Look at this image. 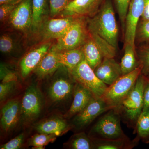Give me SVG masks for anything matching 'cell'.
<instances>
[{"label": "cell", "instance_id": "13", "mask_svg": "<svg viewBox=\"0 0 149 149\" xmlns=\"http://www.w3.org/2000/svg\"><path fill=\"white\" fill-rule=\"evenodd\" d=\"M105 0H73L63 12L67 16L93 17Z\"/></svg>", "mask_w": 149, "mask_h": 149}, {"label": "cell", "instance_id": "27", "mask_svg": "<svg viewBox=\"0 0 149 149\" xmlns=\"http://www.w3.org/2000/svg\"><path fill=\"white\" fill-rule=\"evenodd\" d=\"M65 145L70 149H94V144L92 138L84 132L74 134L71 136Z\"/></svg>", "mask_w": 149, "mask_h": 149}, {"label": "cell", "instance_id": "29", "mask_svg": "<svg viewBox=\"0 0 149 149\" xmlns=\"http://www.w3.org/2000/svg\"><path fill=\"white\" fill-rule=\"evenodd\" d=\"M137 57L142 66L141 74L149 75V44L140 45L136 49Z\"/></svg>", "mask_w": 149, "mask_h": 149}, {"label": "cell", "instance_id": "32", "mask_svg": "<svg viewBox=\"0 0 149 149\" xmlns=\"http://www.w3.org/2000/svg\"><path fill=\"white\" fill-rule=\"evenodd\" d=\"M130 0H114L123 30H125V19Z\"/></svg>", "mask_w": 149, "mask_h": 149}, {"label": "cell", "instance_id": "18", "mask_svg": "<svg viewBox=\"0 0 149 149\" xmlns=\"http://www.w3.org/2000/svg\"><path fill=\"white\" fill-rule=\"evenodd\" d=\"M94 95L91 91L79 83H76L74 89L73 101L65 117L70 118L73 117L85 107Z\"/></svg>", "mask_w": 149, "mask_h": 149}, {"label": "cell", "instance_id": "2", "mask_svg": "<svg viewBox=\"0 0 149 149\" xmlns=\"http://www.w3.org/2000/svg\"><path fill=\"white\" fill-rule=\"evenodd\" d=\"M146 76L139 75L132 91L119 106L114 109L129 127L135 128L143 109V91Z\"/></svg>", "mask_w": 149, "mask_h": 149}, {"label": "cell", "instance_id": "36", "mask_svg": "<svg viewBox=\"0 0 149 149\" xmlns=\"http://www.w3.org/2000/svg\"><path fill=\"white\" fill-rule=\"evenodd\" d=\"M17 77L15 72L1 65V83L17 81Z\"/></svg>", "mask_w": 149, "mask_h": 149}, {"label": "cell", "instance_id": "3", "mask_svg": "<svg viewBox=\"0 0 149 149\" xmlns=\"http://www.w3.org/2000/svg\"><path fill=\"white\" fill-rule=\"evenodd\" d=\"M141 70L140 65L132 72L123 75L108 87L102 98L112 108H116L132 91L141 74Z\"/></svg>", "mask_w": 149, "mask_h": 149}, {"label": "cell", "instance_id": "10", "mask_svg": "<svg viewBox=\"0 0 149 149\" xmlns=\"http://www.w3.org/2000/svg\"><path fill=\"white\" fill-rule=\"evenodd\" d=\"M145 0H130L125 19L124 44L135 47L137 25L143 12Z\"/></svg>", "mask_w": 149, "mask_h": 149}, {"label": "cell", "instance_id": "28", "mask_svg": "<svg viewBox=\"0 0 149 149\" xmlns=\"http://www.w3.org/2000/svg\"><path fill=\"white\" fill-rule=\"evenodd\" d=\"M58 136L52 134L38 133L32 136L28 140V145L32 146V148L42 149L50 143H52L57 138Z\"/></svg>", "mask_w": 149, "mask_h": 149}, {"label": "cell", "instance_id": "17", "mask_svg": "<svg viewBox=\"0 0 149 149\" xmlns=\"http://www.w3.org/2000/svg\"><path fill=\"white\" fill-rule=\"evenodd\" d=\"M38 133L52 134L57 136H61L73 128L66 120L60 116H53L38 123L35 126Z\"/></svg>", "mask_w": 149, "mask_h": 149}, {"label": "cell", "instance_id": "24", "mask_svg": "<svg viewBox=\"0 0 149 149\" xmlns=\"http://www.w3.org/2000/svg\"><path fill=\"white\" fill-rule=\"evenodd\" d=\"M134 132L137 134L135 139L139 142L141 140L145 143H149V108L142 111L137 120Z\"/></svg>", "mask_w": 149, "mask_h": 149}, {"label": "cell", "instance_id": "1", "mask_svg": "<svg viewBox=\"0 0 149 149\" xmlns=\"http://www.w3.org/2000/svg\"><path fill=\"white\" fill-rule=\"evenodd\" d=\"M88 21L89 27L117 50L118 28L112 0H105L98 11Z\"/></svg>", "mask_w": 149, "mask_h": 149}, {"label": "cell", "instance_id": "37", "mask_svg": "<svg viewBox=\"0 0 149 149\" xmlns=\"http://www.w3.org/2000/svg\"><path fill=\"white\" fill-rule=\"evenodd\" d=\"M19 4V3H18ZM18 4H5L0 6V20L3 22L9 18L12 12Z\"/></svg>", "mask_w": 149, "mask_h": 149}, {"label": "cell", "instance_id": "40", "mask_svg": "<svg viewBox=\"0 0 149 149\" xmlns=\"http://www.w3.org/2000/svg\"><path fill=\"white\" fill-rule=\"evenodd\" d=\"M22 0H0V5L5 4H18Z\"/></svg>", "mask_w": 149, "mask_h": 149}, {"label": "cell", "instance_id": "34", "mask_svg": "<svg viewBox=\"0 0 149 149\" xmlns=\"http://www.w3.org/2000/svg\"><path fill=\"white\" fill-rule=\"evenodd\" d=\"M24 139V133H21L0 147L1 149H18L21 148Z\"/></svg>", "mask_w": 149, "mask_h": 149}, {"label": "cell", "instance_id": "33", "mask_svg": "<svg viewBox=\"0 0 149 149\" xmlns=\"http://www.w3.org/2000/svg\"><path fill=\"white\" fill-rule=\"evenodd\" d=\"M14 44L12 38L7 35H3L0 38V50L3 53H9L13 50Z\"/></svg>", "mask_w": 149, "mask_h": 149}, {"label": "cell", "instance_id": "11", "mask_svg": "<svg viewBox=\"0 0 149 149\" xmlns=\"http://www.w3.org/2000/svg\"><path fill=\"white\" fill-rule=\"evenodd\" d=\"M11 25L17 30L26 32L32 27V0H22L10 15Z\"/></svg>", "mask_w": 149, "mask_h": 149}, {"label": "cell", "instance_id": "5", "mask_svg": "<svg viewBox=\"0 0 149 149\" xmlns=\"http://www.w3.org/2000/svg\"><path fill=\"white\" fill-rule=\"evenodd\" d=\"M84 16H76L69 29L52 48L56 52L69 50L80 47L88 38V31Z\"/></svg>", "mask_w": 149, "mask_h": 149}, {"label": "cell", "instance_id": "14", "mask_svg": "<svg viewBox=\"0 0 149 149\" xmlns=\"http://www.w3.org/2000/svg\"><path fill=\"white\" fill-rule=\"evenodd\" d=\"M21 103L17 99L8 102L1 111V127L4 132H8L20 120Z\"/></svg>", "mask_w": 149, "mask_h": 149}, {"label": "cell", "instance_id": "8", "mask_svg": "<svg viewBox=\"0 0 149 149\" xmlns=\"http://www.w3.org/2000/svg\"><path fill=\"white\" fill-rule=\"evenodd\" d=\"M111 109L101 97L93 96L83 109L73 117V128L77 130L86 128L99 116Z\"/></svg>", "mask_w": 149, "mask_h": 149}, {"label": "cell", "instance_id": "31", "mask_svg": "<svg viewBox=\"0 0 149 149\" xmlns=\"http://www.w3.org/2000/svg\"><path fill=\"white\" fill-rule=\"evenodd\" d=\"M72 1L73 0H49L51 16H56L62 13Z\"/></svg>", "mask_w": 149, "mask_h": 149}, {"label": "cell", "instance_id": "21", "mask_svg": "<svg viewBox=\"0 0 149 149\" xmlns=\"http://www.w3.org/2000/svg\"><path fill=\"white\" fill-rule=\"evenodd\" d=\"M59 62L62 66L71 70L85 59L82 46L69 50L56 52Z\"/></svg>", "mask_w": 149, "mask_h": 149}, {"label": "cell", "instance_id": "7", "mask_svg": "<svg viewBox=\"0 0 149 149\" xmlns=\"http://www.w3.org/2000/svg\"><path fill=\"white\" fill-rule=\"evenodd\" d=\"M42 96L36 84H32L26 89L21 102L20 121L29 124L37 119L42 111Z\"/></svg>", "mask_w": 149, "mask_h": 149}, {"label": "cell", "instance_id": "25", "mask_svg": "<svg viewBox=\"0 0 149 149\" xmlns=\"http://www.w3.org/2000/svg\"><path fill=\"white\" fill-rule=\"evenodd\" d=\"M88 31L89 36L98 48L104 58H114L116 56L117 50L89 26H88Z\"/></svg>", "mask_w": 149, "mask_h": 149}, {"label": "cell", "instance_id": "12", "mask_svg": "<svg viewBox=\"0 0 149 149\" xmlns=\"http://www.w3.org/2000/svg\"><path fill=\"white\" fill-rule=\"evenodd\" d=\"M94 71L98 78L108 86L123 75L120 63L113 58H104Z\"/></svg>", "mask_w": 149, "mask_h": 149}, {"label": "cell", "instance_id": "23", "mask_svg": "<svg viewBox=\"0 0 149 149\" xmlns=\"http://www.w3.org/2000/svg\"><path fill=\"white\" fill-rule=\"evenodd\" d=\"M82 49L85 60L94 70L100 63L104 58L98 48L89 35L88 39L82 46Z\"/></svg>", "mask_w": 149, "mask_h": 149}, {"label": "cell", "instance_id": "9", "mask_svg": "<svg viewBox=\"0 0 149 149\" xmlns=\"http://www.w3.org/2000/svg\"><path fill=\"white\" fill-rule=\"evenodd\" d=\"M75 83L69 70L68 73L56 75L48 88L49 99L52 102L57 104L67 100L73 96Z\"/></svg>", "mask_w": 149, "mask_h": 149}, {"label": "cell", "instance_id": "16", "mask_svg": "<svg viewBox=\"0 0 149 149\" xmlns=\"http://www.w3.org/2000/svg\"><path fill=\"white\" fill-rule=\"evenodd\" d=\"M50 43H46L30 51L21 60L20 72L23 78H26L34 71L44 56L50 49Z\"/></svg>", "mask_w": 149, "mask_h": 149}, {"label": "cell", "instance_id": "4", "mask_svg": "<svg viewBox=\"0 0 149 149\" xmlns=\"http://www.w3.org/2000/svg\"><path fill=\"white\" fill-rule=\"evenodd\" d=\"M120 118L118 112L114 109L109 110L93 125L88 135L95 139L115 140L128 138L121 128Z\"/></svg>", "mask_w": 149, "mask_h": 149}, {"label": "cell", "instance_id": "15", "mask_svg": "<svg viewBox=\"0 0 149 149\" xmlns=\"http://www.w3.org/2000/svg\"><path fill=\"white\" fill-rule=\"evenodd\" d=\"M76 16H69L61 18H52L44 24L42 35L47 40L57 39L63 36L72 25Z\"/></svg>", "mask_w": 149, "mask_h": 149}, {"label": "cell", "instance_id": "26", "mask_svg": "<svg viewBox=\"0 0 149 149\" xmlns=\"http://www.w3.org/2000/svg\"><path fill=\"white\" fill-rule=\"evenodd\" d=\"M49 0H32V23L34 29H38L42 23L48 8Z\"/></svg>", "mask_w": 149, "mask_h": 149}, {"label": "cell", "instance_id": "19", "mask_svg": "<svg viewBox=\"0 0 149 149\" xmlns=\"http://www.w3.org/2000/svg\"><path fill=\"white\" fill-rule=\"evenodd\" d=\"M62 66L58 59L56 52L51 49L44 56L35 71L38 78L42 79L53 73Z\"/></svg>", "mask_w": 149, "mask_h": 149}, {"label": "cell", "instance_id": "6", "mask_svg": "<svg viewBox=\"0 0 149 149\" xmlns=\"http://www.w3.org/2000/svg\"><path fill=\"white\" fill-rule=\"evenodd\" d=\"M69 70L75 82L88 89L95 97H101L108 87L96 76L85 59Z\"/></svg>", "mask_w": 149, "mask_h": 149}, {"label": "cell", "instance_id": "35", "mask_svg": "<svg viewBox=\"0 0 149 149\" xmlns=\"http://www.w3.org/2000/svg\"><path fill=\"white\" fill-rule=\"evenodd\" d=\"M17 81H11L0 84V101L1 102L5 100L8 96L13 91L16 85Z\"/></svg>", "mask_w": 149, "mask_h": 149}, {"label": "cell", "instance_id": "38", "mask_svg": "<svg viewBox=\"0 0 149 149\" xmlns=\"http://www.w3.org/2000/svg\"><path fill=\"white\" fill-rule=\"evenodd\" d=\"M146 77L143 91L144 105L143 111L149 108V80Z\"/></svg>", "mask_w": 149, "mask_h": 149}, {"label": "cell", "instance_id": "22", "mask_svg": "<svg viewBox=\"0 0 149 149\" xmlns=\"http://www.w3.org/2000/svg\"><path fill=\"white\" fill-rule=\"evenodd\" d=\"M124 47V54L120 63L123 75L132 72L140 65L135 47L126 43Z\"/></svg>", "mask_w": 149, "mask_h": 149}, {"label": "cell", "instance_id": "41", "mask_svg": "<svg viewBox=\"0 0 149 149\" xmlns=\"http://www.w3.org/2000/svg\"><path fill=\"white\" fill-rule=\"evenodd\" d=\"M146 77H147V78H148V80H149V75H148V76H146Z\"/></svg>", "mask_w": 149, "mask_h": 149}, {"label": "cell", "instance_id": "20", "mask_svg": "<svg viewBox=\"0 0 149 149\" xmlns=\"http://www.w3.org/2000/svg\"><path fill=\"white\" fill-rule=\"evenodd\" d=\"M92 139L95 149H131L139 142L136 139L130 141L128 138L115 140Z\"/></svg>", "mask_w": 149, "mask_h": 149}, {"label": "cell", "instance_id": "39", "mask_svg": "<svg viewBox=\"0 0 149 149\" xmlns=\"http://www.w3.org/2000/svg\"><path fill=\"white\" fill-rule=\"evenodd\" d=\"M140 19L149 21V0H145L143 12Z\"/></svg>", "mask_w": 149, "mask_h": 149}, {"label": "cell", "instance_id": "30", "mask_svg": "<svg viewBox=\"0 0 149 149\" xmlns=\"http://www.w3.org/2000/svg\"><path fill=\"white\" fill-rule=\"evenodd\" d=\"M135 42L139 45L149 44V21L139 20L136 28Z\"/></svg>", "mask_w": 149, "mask_h": 149}]
</instances>
